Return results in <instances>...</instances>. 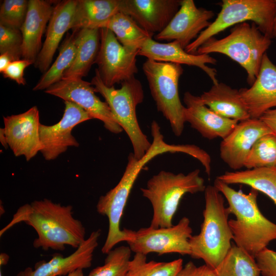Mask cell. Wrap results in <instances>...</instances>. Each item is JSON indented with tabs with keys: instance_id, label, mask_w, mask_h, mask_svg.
Here are the masks:
<instances>
[{
	"instance_id": "cell-1",
	"label": "cell",
	"mask_w": 276,
	"mask_h": 276,
	"mask_svg": "<svg viewBox=\"0 0 276 276\" xmlns=\"http://www.w3.org/2000/svg\"><path fill=\"white\" fill-rule=\"evenodd\" d=\"M24 222L34 229L37 237L35 248L63 251L66 245L76 249L85 240V228L73 216V206L62 205L51 200H34L20 206L11 221L0 231L2 236L17 223Z\"/></svg>"
},
{
	"instance_id": "cell-2",
	"label": "cell",
	"mask_w": 276,
	"mask_h": 276,
	"mask_svg": "<svg viewBox=\"0 0 276 276\" xmlns=\"http://www.w3.org/2000/svg\"><path fill=\"white\" fill-rule=\"evenodd\" d=\"M152 142L149 150L141 159L136 158L133 153H129L125 170L118 184L104 195L100 197L96 205L97 212L108 219V231L101 251L107 254L121 242H127L129 237L120 222L128 197L134 183L143 167L155 156L165 153H176L177 145L165 142L158 126L151 129Z\"/></svg>"
},
{
	"instance_id": "cell-3",
	"label": "cell",
	"mask_w": 276,
	"mask_h": 276,
	"mask_svg": "<svg viewBox=\"0 0 276 276\" xmlns=\"http://www.w3.org/2000/svg\"><path fill=\"white\" fill-rule=\"evenodd\" d=\"M214 186L228 203L227 209L235 219L228 220L235 244L253 257L276 240V224L265 217L258 203V192L248 194L236 191L216 178Z\"/></svg>"
},
{
	"instance_id": "cell-4",
	"label": "cell",
	"mask_w": 276,
	"mask_h": 276,
	"mask_svg": "<svg viewBox=\"0 0 276 276\" xmlns=\"http://www.w3.org/2000/svg\"><path fill=\"white\" fill-rule=\"evenodd\" d=\"M205 208L200 233L190 239V256L202 259L215 269L232 247L233 235L228 224L229 212L224 205V197L214 186L204 190Z\"/></svg>"
},
{
	"instance_id": "cell-5",
	"label": "cell",
	"mask_w": 276,
	"mask_h": 276,
	"mask_svg": "<svg viewBox=\"0 0 276 276\" xmlns=\"http://www.w3.org/2000/svg\"><path fill=\"white\" fill-rule=\"evenodd\" d=\"M206 187L199 169L187 174L162 170L154 175L147 181L146 187L141 188L143 196L149 200L152 206L150 226H173L172 219L182 197L187 193L204 192Z\"/></svg>"
},
{
	"instance_id": "cell-6",
	"label": "cell",
	"mask_w": 276,
	"mask_h": 276,
	"mask_svg": "<svg viewBox=\"0 0 276 276\" xmlns=\"http://www.w3.org/2000/svg\"><path fill=\"white\" fill-rule=\"evenodd\" d=\"M271 39L255 23L244 22L234 26L224 38L209 39L198 49L196 54L217 53L227 56L246 71L247 81L251 86L259 73Z\"/></svg>"
},
{
	"instance_id": "cell-7",
	"label": "cell",
	"mask_w": 276,
	"mask_h": 276,
	"mask_svg": "<svg viewBox=\"0 0 276 276\" xmlns=\"http://www.w3.org/2000/svg\"><path fill=\"white\" fill-rule=\"evenodd\" d=\"M105 99L112 113L120 127L128 136L134 157L142 158L149 150L151 143L142 131L136 114V106L144 99V91L141 82L134 77L122 82L120 88L106 86L97 69L90 82Z\"/></svg>"
},
{
	"instance_id": "cell-8",
	"label": "cell",
	"mask_w": 276,
	"mask_h": 276,
	"mask_svg": "<svg viewBox=\"0 0 276 276\" xmlns=\"http://www.w3.org/2000/svg\"><path fill=\"white\" fill-rule=\"evenodd\" d=\"M276 0H223L215 19L202 31L185 50L196 54L198 49L209 39L227 28L251 21L265 35L273 38Z\"/></svg>"
},
{
	"instance_id": "cell-9",
	"label": "cell",
	"mask_w": 276,
	"mask_h": 276,
	"mask_svg": "<svg viewBox=\"0 0 276 276\" xmlns=\"http://www.w3.org/2000/svg\"><path fill=\"white\" fill-rule=\"evenodd\" d=\"M152 97L158 111L169 121L174 134L179 136L184 129L185 106L178 92L180 64L147 59L143 65Z\"/></svg>"
},
{
	"instance_id": "cell-10",
	"label": "cell",
	"mask_w": 276,
	"mask_h": 276,
	"mask_svg": "<svg viewBox=\"0 0 276 276\" xmlns=\"http://www.w3.org/2000/svg\"><path fill=\"white\" fill-rule=\"evenodd\" d=\"M190 221L182 217L169 227H142L135 231L125 228L129 240L126 242L132 251L145 255L155 252L159 255L177 253L190 255V239L192 236Z\"/></svg>"
},
{
	"instance_id": "cell-11",
	"label": "cell",
	"mask_w": 276,
	"mask_h": 276,
	"mask_svg": "<svg viewBox=\"0 0 276 276\" xmlns=\"http://www.w3.org/2000/svg\"><path fill=\"white\" fill-rule=\"evenodd\" d=\"M100 45L95 61L104 84L108 87L134 77L138 72L136 56L139 51L123 46L109 29H100Z\"/></svg>"
},
{
	"instance_id": "cell-12",
	"label": "cell",
	"mask_w": 276,
	"mask_h": 276,
	"mask_svg": "<svg viewBox=\"0 0 276 276\" xmlns=\"http://www.w3.org/2000/svg\"><path fill=\"white\" fill-rule=\"evenodd\" d=\"M91 85V83L82 79H61L44 92L77 104L93 119L102 121L110 132L121 133L123 130L116 122L108 104L96 96L95 89Z\"/></svg>"
},
{
	"instance_id": "cell-13",
	"label": "cell",
	"mask_w": 276,
	"mask_h": 276,
	"mask_svg": "<svg viewBox=\"0 0 276 276\" xmlns=\"http://www.w3.org/2000/svg\"><path fill=\"white\" fill-rule=\"evenodd\" d=\"M65 109L61 119L53 125L40 124L39 134L43 149L40 152L47 160L57 158L68 147H78L79 143L73 135V129L92 117L77 104L64 101Z\"/></svg>"
},
{
	"instance_id": "cell-14",
	"label": "cell",
	"mask_w": 276,
	"mask_h": 276,
	"mask_svg": "<svg viewBox=\"0 0 276 276\" xmlns=\"http://www.w3.org/2000/svg\"><path fill=\"white\" fill-rule=\"evenodd\" d=\"M3 120L7 144L15 156L24 155L28 162L41 151L37 106L20 114L4 117Z\"/></svg>"
},
{
	"instance_id": "cell-15",
	"label": "cell",
	"mask_w": 276,
	"mask_h": 276,
	"mask_svg": "<svg viewBox=\"0 0 276 276\" xmlns=\"http://www.w3.org/2000/svg\"><path fill=\"white\" fill-rule=\"evenodd\" d=\"M212 10L197 8L193 0H182L179 10L166 28L156 34V40L177 41L185 49L211 24Z\"/></svg>"
},
{
	"instance_id": "cell-16",
	"label": "cell",
	"mask_w": 276,
	"mask_h": 276,
	"mask_svg": "<svg viewBox=\"0 0 276 276\" xmlns=\"http://www.w3.org/2000/svg\"><path fill=\"white\" fill-rule=\"evenodd\" d=\"M101 234L99 229L91 232L89 237L68 256L55 254L49 261L37 262L34 268L30 267L20 271L16 276H61L79 269L91 266L94 252L98 245Z\"/></svg>"
},
{
	"instance_id": "cell-17",
	"label": "cell",
	"mask_w": 276,
	"mask_h": 276,
	"mask_svg": "<svg viewBox=\"0 0 276 276\" xmlns=\"http://www.w3.org/2000/svg\"><path fill=\"white\" fill-rule=\"evenodd\" d=\"M272 133L259 119L239 122L220 145V156L231 169L238 171L244 167L255 142L263 135Z\"/></svg>"
},
{
	"instance_id": "cell-18",
	"label": "cell",
	"mask_w": 276,
	"mask_h": 276,
	"mask_svg": "<svg viewBox=\"0 0 276 276\" xmlns=\"http://www.w3.org/2000/svg\"><path fill=\"white\" fill-rule=\"evenodd\" d=\"M179 0H120V11L153 36L163 31L180 8Z\"/></svg>"
},
{
	"instance_id": "cell-19",
	"label": "cell",
	"mask_w": 276,
	"mask_h": 276,
	"mask_svg": "<svg viewBox=\"0 0 276 276\" xmlns=\"http://www.w3.org/2000/svg\"><path fill=\"white\" fill-rule=\"evenodd\" d=\"M239 90L250 118L259 119L265 111L276 107V65L266 53L253 84Z\"/></svg>"
},
{
	"instance_id": "cell-20",
	"label": "cell",
	"mask_w": 276,
	"mask_h": 276,
	"mask_svg": "<svg viewBox=\"0 0 276 276\" xmlns=\"http://www.w3.org/2000/svg\"><path fill=\"white\" fill-rule=\"evenodd\" d=\"M185 119L203 137L213 140L226 137L239 122L221 117L207 107L200 96L189 91L183 96Z\"/></svg>"
},
{
	"instance_id": "cell-21",
	"label": "cell",
	"mask_w": 276,
	"mask_h": 276,
	"mask_svg": "<svg viewBox=\"0 0 276 276\" xmlns=\"http://www.w3.org/2000/svg\"><path fill=\"white\" fill-rule=\"evenodd\" d=\"M138 55L158 62L197 66L206 74L213 84L218 83L216 70L206 65L216 64L217 60L208 54H190L177 41L160 43L149 38L140 49Z\"/></svg>"
},
{
	"instance_id": "cell-22",
	"label": "cell",
	"mask_w": 276,
	"mask_h": 276,
	"mask_svg": "<svg viewBox=\"0 0 276 276\" xmlns=\"http://www.w3.org/2000/svg\"><path fill=\"white\" fill-rule=\"evenodd\" d=\"M77 0L58 2L48 22L45 39L34 63V66L44 73L50 67L54 55L64 35L72 29Z\"/></svg>"
},
{
	"instance_id": "cell-23",
	"label": "cell",
	"mask_w": 276,
	"mask_h": 276,
	"mask_svg": "<svg viewBox=\"0 0 276 276\" xmlns=\"http://www.w3.org/2000/svg\"><path fill=\"white\" fill-rule=\"evenodd\" d=\"M54 6L44 0H30L27 15L20 29L22 37L21 57L35 63L41 51V38Z\"/></svg>"
},
{
	"instance_id": "cell-24",
	"label": "cell",
	"mask_w": 276,
	"mask_h": 276,
	"mask_svg": "<svg viewBox=\"0 0 276 276\" xmlns=\"http://www.w3.org/2000/svg\"><path fill=\"white\" fill-rule=\"evenodd\" d=\"M211 110L224 118L241 122L250 118L239 90L223 83L214 84L200 96Z\"/></svg>"
},
{
	"instance_id": "cell-25",
	"label": "cell",
	"mask_w": 276,
	"mask_h": 276,
	"mask_svg": "<svg viewBox=\"0 0 276 276\" xmlns=\"http://www.w3.org/2000/svg\"><path fill=\"white\" fill-rule=\"evenodd\" d=\"M76 33V52L62 79H82L95 63L100 45V29H82Z\"/></svg>"
},
{
	"instance_id": "cell-26",
	"label": "cell",
	"mask_w": 276,
	"mask_h": 276,
	"mask_svg": "<svg viewBox=\"0 0 276 276\" xmlns=\"http://www.w3.org/2000/svg\"><path fill=\"white\" fill-rule=\"evenodd\" d=\"M119 11L120 0H77L73 32L82 29H100Z\"/></svg>"
},
{
	"instance_id": "cell-27",
	"label": "cell",
	"mask_w": 276,
	"mask_h": 276,
	"mask_svg": "<svg viewBox=\"0 0 276 276\" xmlns=\"http://www.w3.org/2000/svg\"><path fill=\"white\" fill-rule=\"evenodd\" d=\"M217 178L227 184L247 185L269 197L276 205V167H262L226 172Z\"/></svg>"
},
{
	"instance_id": "cell-28",
	"label": "cell",
	"mask_w": 276,
	"mask_h": 276,
	"mask_svg": "<svg viewBox=\"0 0 276 276\" xmlns=\"http://www.w3.org/2000/svg\"><path fill=\"white\" fill-rule=\"evenodd\" d=\"M103 28L110 30L123 46L133 50L139 51L145 42L152 37L132 17L121 11L103 24L101 28Z\"/></svg>"
},
{
	"instance_id": "cell-29",
	"label": "cell",
	"mask_w": 276,
	"mask_h": 276,
	"mask_svg": "<svg viewBox=\"0 0 276 276\" xmlns=\"http://www.w3.org/2000/svg\"><path fill=\"white\" fill-rule=\"evenodd\" d=\"M76 52V33L68 34L60 48L55 62L44 73L36 85L34 91L45 90L60 81L65 71L71 66Z\"/></svg>"
},
{
	"instance_id": "cell-30",
	"label": "cell",
	"mask_w": 276,
	"mask_h": 276,
	"mask_svg": "<svg viewBox=\"0 0 276 276\" xmlns=\"http://www.w3.org/2000/svg\"><path fill=\"white\" fill-rule=\"evenodd\" d=\"M216 276H260L255 258L233 244L222 262L214 269Z\"/></svg>"
},
{
	"instance_id": "cell-31",
	"label": "cell",
	"mask_w": 276,
	"mask_h": 276,
	"mask_svg": "<svg viewBox=\"0 0 276 276\" xmlns=\"http://www.w3.org/2000/svg\"><path fill=\"white\" fill-rule=\"evenodd\" d=\"M182 263L181 259L170 262L148 261L147 255L135 253L129 262L127 276H177Z\"/></svg>"
},
{
	"instance_id": "cell-32",
	"label": "cell",
	"mask_w": 276,
	"mask_h": 276,
	"mask_svg": "<svg viewBox=\"0 0 276 276\" xmlns=\"http://www.w3.org/2000/svg\"><path fill=\"white\" fill-rule=\"evenodd\" d=\"M244 167L247 169L276 167V135L271 133L260 137L252 147Z\"/></svg>"
},
{
	"instance_id": "cell-33",
	"label": "cell",
	"mask_w": 276,
	"mask_h": 276,
	"mask_svg": "<svg viewBox=\"0 0 276 276\" xmlns=\"http://www.w3.org/2000/svg\"><path fill=\"white\" fill-rule=\"evenodd\" d=\"M131 251L128 246L112 249L106 254L104 264L94 268L87 276H127Z\"/></svg>"
},
{
	"instance_id": "cell-34",
	"label": "cell",
	"mask_w": 276,
	"mask_h": 276,
	"mask_svg": "<svg viewBox=\"0 0 276 276\" xmlns=\"http://www.w3.org/2000/svg\"><path fill=\"white\" fill-rule=\"evenodd\" d=\"M29 1L5 0L1 6L0 25L20 30L25 20Z\"/></svg>"
},
{
	"instance_id": "cell-35",
	"label": "cell",
	"mask_w": 276,
	"mask_h": 276,
	"mask_svg": "<svg viewBox=\"0 0 276 276\" xmlns=\"http://www.w3.org/2000/svg\"><path fill=\"white\" fill-rule=\"evenodd\" d=\"M22 37L20 30L0 25V53H9L16 60L21 57Z\"/></svg>"
},
{
	"instance_id": "cell-36",
	"label": "cell",
	"mask_w": 276,
	"mask_h": 276,
	"mask_svg": "<svg viewBox=\"0 0 276 276\" xmlns=\"http://www.w3.org/2000/svg\"><path fill=\"white\" fill-rule=\"evenodd\" d=\"M262 276H276V251L267 247L255 257Z\"/></svg>"
},
{
	"instance_id": "cell-37",
	"label": "cell",
	"mask_w": 276,
	"mask_h": 276,
	"mask_svg": "<svg viewBox=\"0 0 276 276\" xmlns=\"http://www.w3.org/2000/svg\"><path fill=\"white\" fill-rule=\"evenodd\" d=\"M33 63L31 61L24 59L14 61L2 72L3 75L6 78L15 81L19 85H24L26 83L24 77V71Z\"/></svg>"
},
{
	"instance_id": "cell-38",
	"label": "cell",
	"mask_w": 276,
	"mask_h": 276,
	"mask_svg": "<svg viewBox=\"0 0 276 276\" xmlns=\"http://www.w3.org/2000/svg\"><path fill=\"white\" fill-rule=\"evenodd\" d=\"M177 276H216L214 269L206 264L196 266L189 261L182 267Z\"/></svg>"
},
{
	"instance_id": "cell-39",
	"label": "cell",
	"mask_w": 276,
	"mask_h": 276,
	"mask_svg": "<svg viewBox=\"0 0 276 276\" xmlns=\"http://www.w3.org/2000/svg\"><path fill=\"white\" fill-rule=\"evenodd\" d=\"M259 119L276 135V108L265 111Z\"/></svg>"
},
{
	"instance_id": "cell-40",
	"label": "cell",
	"mask_w": 276,
	"mask_h": 276,
	"mask_svg": "<svg viewBox=\"0 0 276 276\" xmlns=\"http://www.w3.org/2000/svg\"><path fill=\"white\" fill-rule=\"evenodd\" d=\"M16 59L13 55L9 53H5L0 55V72L5 70L8 66Z\"/></svg>"
},
{
	"instance_id": "cell-41",
	"label": "cell",
	"mask_w": 276,
	"mask_h": 276,
	"mask_svg": "<svg viewBox=\"0 0 276 276\" xmlns=\"http://www.w3.org/2000/svg\"><path fill=\"white\" fill-rule=\"evenodd\" d=\"M0 141L3 146L7 149L8 145L7 144V139L5 133L4 128L0 129Z\"/></svg>"
},
{
	"instance_id": "cell-42",
	"label": "cell",
	"mask_w": 276,
	"mask_h": 276,
	"mask_svg": "<svg viewBox=\"0 0 276 276\" xmlns=\"http://www.w3.org/2000/svg\"><path fill=\"white\" fill-rule=\"evenodd\" d=\"M9 256L5 252H2L0 254V266H3L6 265L9 260Z\"/></svg>"
},
{
	"instance_id": "cell-43",
	"label": "cell",
	"mask_w": 276,
	"mask_h": 276,
	"mask_svg": "<svg viewBox=\"0 0 276 276\" xmlns=\"http://www.w3.org/2000/svg\"><path fill=\"white\" fill-rule=\"evenodd\" d=\"M66 276H85V275L84 274L83 269H79L69 273Z\"/></svg>"
},
{
	"instance_id": "cell-44",
	"label": "cell",
	"mask_w": 276,
	"mask_h": 276,
	"mask_svg": "<svg viewBox=\"0 0 276 276\" xmlns=\"http://www.w3.org/2000/svg\"><path fill=\"white\" fill-rule=\"evenodd\" d=\"M272 36H273V38H276V14L275 16L274 23H273Z\"/></svg>"
},
{
	"instance_id": "cell-45",
	"label": "cell",
	"mask_w": 276,
	"mask_h": 276,
	"mask_svg": "<svg viewBox=\"0 0 276 276\" xmlns=\"http://www.w3.org/2000/svg\"><path fill=\"white\" fill-rule=\"evenodd\" d=\"M0 276H3V273L2 272V270H0Z\"/></svg>"
}]
</instances>
